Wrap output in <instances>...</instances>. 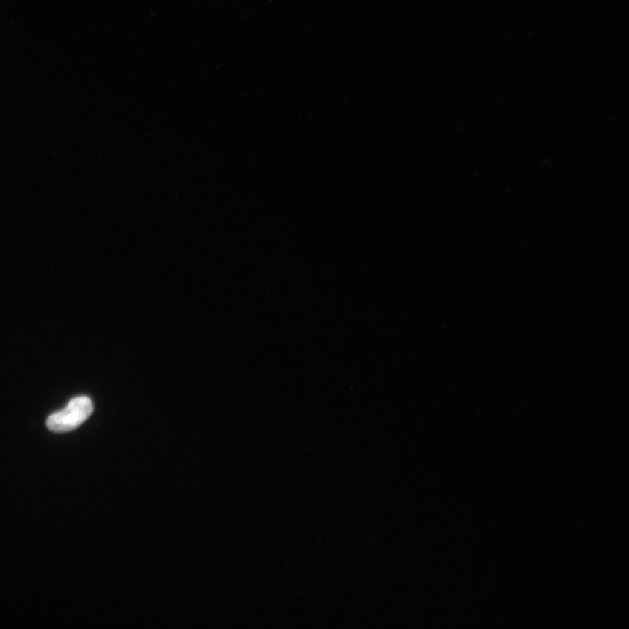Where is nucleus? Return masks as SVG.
Returning <instances> with one entry per match:
<instances>
[{
	"label": "nucleus",
	"instance_id": "nucleus-1",
	"mask_svg": "<svg viewBox=\"0 0 629 629\" xmlns=\"http://www.w3.org/2000/svg\"><path fill=\"white\" fill-rule=\"evenodd\" d=\"M93 411L92 400L87 396H79L70 400L64 409L56 412L48 417V429L53 433L70 432L85 422Z\"/></svg>",
	"mask_w": 629,
	"mask_h": 629
}]
</instances>
